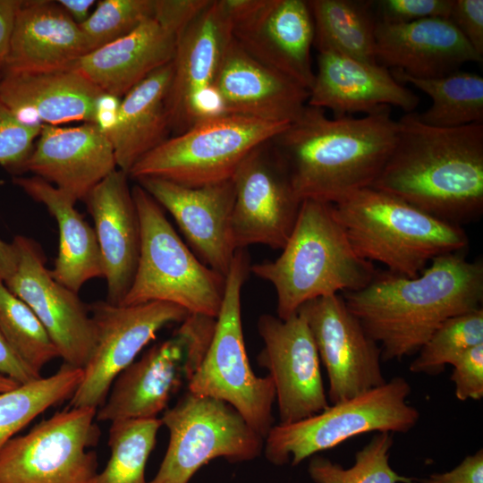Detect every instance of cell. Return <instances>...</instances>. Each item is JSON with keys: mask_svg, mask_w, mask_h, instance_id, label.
<instances>
[{"mask_svg": "<svg viewBox=\"0 0 483 483\" xmlns=\"http://www.w3.org/2000/svg\"><path fill=\"white\" fill-rule=\"evenodd\" d=\"M278 258L250 270L270 283L281 319L316 298L364 288L376 275L372 262L353 250L336 221L332 205L302 200L293 229Z\"/></svg>", "mask_w": 483, "mask_h": 483, "instance_id": "4", "label": "cell"}, {"mask_svg": "<svg viewBox=\"0 0 483 483\" xmlns=\"http://www.w3.org/2000/svg\"><path fill=\"white\" fill-rule=\"evenodd\" d=\"M392 433H377L355 454V462L344 469L339 463L313 456L308 471L315 483H417L416 479L398 474L389 464Z\"/></svg>", "mask_w": 483, "mask_h": 483, "instance_id": "36", "label": "cell"}, {"mask_svg": "<svg viewBox=\"0 0 483 483\" xmlns=\"http://www.w3.org/2000/svg\"><path fill=\"white\" fill-rule=\"evenodd\" d=\"M395 145L371 188L449 224L483 213V123L434 127L415 113L398 120Z\"/></svg>", "mask_w": 483, "mask_h": 483, "instance_id": "3", "label": "cell"}, {"mask_svg": "<svg viewBox=\"0 0 483 483\" xmlns=\"http://www.w3.org/2000/svg\"><path fill=\"white\" fill-rule=\"evenodd\" d=\"M232 21L222 0H209L182 31L173 59L166 107L170 130L180 134L219 114L214 82L232 39Z\"/></svg>", "mask_w": 483, "mask_h": 483, "instance_id": "16", "label": "cell"}, {"mask_svg": "<svg viewBox=\"0 0 483 483\" xmlns=\"http://www.w3.org/2000/svg\"><path fill=\"white\" fill-rule=\"evenodd\" d=\"M117 169L113 146L98 124H43L21 171L51 183L75 201Z\"/></svg>", "mask_w": 483, "mask_h": 483, "instance_id": "22", "label": "cell"}, {"mask_svg": "<svg viewBox=\"0 0 483 483\" xmlns=\"http://www.w3.org/2000/svg\"><path fill=\"white\" fill-rule=\"evenodd\" d=\"M161 426L158 418L112 422L107 442L110 458L94 483H148L145 468Z\"/></svg>", "mask_w": 483, "mask_h": 483, "instance_id": "34", "label": "cell"}, {"mask_svg": "<svg viewBox=\"0 0 483 483\" xmlns=\"http://www.w3.org/2000/svg\"><path fill=\"white\" fill-rule=\"evenodd\" d=\"M106 96L74 68L46 73L4 72L0 77V100L26 123L97 124Z\"/></svg>", "mask_w": 483, "mask_h": 483, "instance_id": "27", "label": "cell"}, {"mask_svg": "<svg viewBox=\"0 0 483 483\" xmlns=\"http://www.w3.org/2000/svg\"><path fill=\"white\" fill-rule=\"evenodd\" d=\"M449 19L483 56V0H453Z\"/></svg>", "mask_w": 483, "mask_h": 483, "instance_id": "42", "label": "cell"}, {"mask_svg": "<svg viewBox=\"0 0 483 483\" xmlns=\"http://www.w3.org/2000/svg\"><path fill=\"white\" fill-rule=\"evenodd\" d=\"M377 21L408 23L427 18H449L453 0H380Z\"/></svg>", "mask_w": 483, "mask_h": 483, "instance_id": "40", "label": "cell"}, {"mask_svg": "<svg viewBox=\"0 0 483 483\" xmlns=\"http://www.w3.org/2000/svg\"><path fill=\"white\" fill-rule=\"evenodd\" d=\"M309 92L307 105L330 109L334 117L367 114L385 106L408 114L419 102L386 67L335 52H318V70Z\"/></svg>", "mask_w": 483, "mask_h": 483, "instance_id": "24", "label": "cell"}, {"mask_svg": "<svg viewBox=\"0 0 483 483\" xmlns=\"http://www.w3.org/2000/svg\"><path fill=\"white\" fill-rule=\"evenodd\" d=\"M318 52H335L369 63L376 59L377 19L373 2L357 0L308 1Z\"/></svg>", "mask_w": 483, "mask_h": 483, "instance_id": "31", "label": "cell"}, {"mask_svg": "<svg viewBox=\"0 0 483 483\" xmlns=\"http://www.w3.org/2000/svg\"><path fill=\"white\" fill-rule=\"evenodd\" d=\"M206 0H156L154 14L129 34L81 57L74 69L105 94L121 99L173 61L177 42Z\"/></svg>", "mask_w": 483, "mask_h": 483, "instance_id": "13", "label": "cell"}, {"mask_svg": "<svg viewBox=\"0 0 483 483\" xmlns=\"http://www.w3.org/2000/svg\"><path fill=\"white\" fill-rule=\"evenodd\" d=\"M42 125L20 121L0 100V165L21 170L32 151Z\"/></svg>", "mask_w": 483, "mask_h": 483, "instance_id": "39", "label": "cell"}, {"mask_svg": "<svg viewBox=\"0 0 483 483\" xmlns=\"http://www.w3.org/2000/svg\"><path fill=\"white\" fill-rule=\"evenodd\" d=\"M343 298L380 343L382 360H401L417 353L448 318L482 308L483 264L448 253L414 277L377 271L368 285Z\"/></svg>", "mask_w": 483, "mask_h": 483, "instance_id": "1", "label": "cell"}, {"mask_svg": "<svg viewBox=\"0 0 483 483\" xmlns=\"http://www.w3.org/2000/svg\"><path fill=\"white\" fill-rule=\"evenodd\" d=\"M234 40L252 57L309 90L314 24L308 1L223 0Z\"/></svg>", "mask_w": 483, "mask_h": 483, "instance_id": "15", "label": "cell"}, {"mask_svg": "<svg viewBox=\"0 0 483 483\" xmlns=\"http://www.w3.org/2000/svg\"><path fill=\"white\" fill-rule=\"evenodd\" d=\"M297 312L305 318L326 368L329 381L327 399L332 404L386 382L381 368L380 347L367 335L342 295L316 298L301 306Z\"/></svg>", "mask_w": 483, "mask_h": 483, "instance_id": "19", "label": "cell"}, {"mask_svg": "<svg viewBox=\"0 0 483 483\" xmlns=\"http://www.w3.org/2000/svg\"><path fill=\"white\" fill-rule=\"evenodd\" d=\"M15 263V253L12 243L0 240V279L3 281Z\"/></svg>", "mask_w": 483, "mask_h": 483, "instance_id": "47", "label": "cell"}, {"mask_svg": "<svg viewBox=\"0 0 483 483\" xmlns=\"http://www.w3.org/2000/svg\"><path fill=\"white\" fill-rule=\"evenodd\" d=\"M398 128L388 106L362 117L329 118L324 109L306 105L271 144L301 200L335 204L374 183Z\"/></svg>", "mask_w": 483, "mask_h": 483, "instance_id": "2", "label": "cell"}, {"mask_svg": "<svg viewBox=\"0 0 483 483\" xmlns=\"http://www.w3.org/2000/svg\"><path fill=\"white\" fill-rule=\"evenodd\" d=\"M223 114L290 123L306 106L309 92L249 55L233 38L214 82Z\"/></svg>", "mask_w": 483, "mask_h": 483, "instance_id": "23", "label": "cell"}, {"mask_svg": "<svg viewBox=\"0 0 483 483\" xmlns=\"http://www.w3.org/2000/svg\"><path fill=\"white\" fill-rule=\"evenodd\" d=\"M88 309L96 329V344L68 407L97 410L106 401L117 376L158 331L169 324L182 323L190 314L165 301L123 305L99 301Z\"/></svg>", "mask_w": 483, "mask_h": 483, "instance_id": "14", "label": "cell"}, {"mask_svg": "<svg viewBox=\"0 0 483 483\" xmlns=\"http://www.w3.org/2000/svg\"><path fill=\"white\" fill-rule=\"evenodd\" d=\"M140 226L139 261L121 304L169 302L216 318L225 276L211 269L184 244L162 207L139 184L131 189Z\"/></svg>", "mask_w": 483, "mask_h": 483, "instance_id": "6", "label": "cell"}, {"mask_svg": "<svg viewBox=\"0 0 483 483\" xmlns=\"http://www.w3.org/2000/svg\"><path fill=\"white\" fill-rule=\"evenodd\" d=\"M483 343V309L445 320L417 352L411 363L413 373L436 375L453 365L472 347Z\"/></svg>", "mask_w": 483, "mask_h": 483, "instance_id": "37", "label": "cell"}, {"mask_svg": "<svg viewBox=\"0 0 483 483\" xmlns=\"http://www.w3.org/2000/svg\"><path fill=\"white\" fill-rule=\"evenodd\" d=\"M97 409L68 407L0 449V483H94Z\"/></svg>", "mask_w": 483, "mask_h": 483, "instance_id": "12", "label": "cell"}, {"mask_svg": "<svg viewBox=\"0 0 483 483\" xmlns=\"http://www.w3.org/2000/svg\"><path fill=\"white\" fill-rule=\"evenodd\" d=\"M136 181L171 214L199 260L226 276L236 252L232 234L233 180L198 187L156 177Z\"/></svg>", "mask_w": 483, "mask_h": 483, "instance_id": "21", "label": "cell"}, {"mask_svg": "<svg viewBox=\"0 0 483 483\" xmlns=\"http://www.w3.org/2000/svg\"><path fill=\"white\" fill-rule=\"evenodd\" d=\"M244 250H237L225 276L224 300L206 355L188 391L233 407L264 440L273 428L274 383L257 377L246 352L242 322V289L250 270Z\"/></svg>", "mask_w": 483, "mask_h": 483, "instance_id": "7", "label": "cell"}, {"mask_svg": "<svg viewBox=\"0 0 483 483\" xmlns=\"http://www.w3.org/2000/svg\"><path fill=\"white\" fill-rule=\"evenodd\" d=\"M0 374L18 384H25L41 377L13 351L0 331Z\"/></svg>", "mask_w": 483, "mask_h": 483, "instance_id": "44", "label": "cell"}, {"mask_svg": "<svg viewBox=\"0 0 483 483\" xmlns=\"http://www.w3.org/2000/svg\"><path fill=\"white\" fill-rule=\"evenodd\" d=\"M32 199L43 204L55 217L59 231V246L50 270L55 281L78 293L90 279L104 277L97 239L83 216L75 208L76 201L63 191L38 176L14 177Z\"/></svg>", "mask_w": 483, "mask_h": 483, "instance_id": "30", "label": "cell"}, {"mask_svg": "<svg viewBox=\"0 0 483 483\" xmlns=\"http://www.w3.org/2000/svg\"><path fill=\"white\" fill-rule=\"evenodd\" d=\"M451 380L458 400H481L483 397V343L462 354L453 365Z\"/></svg>", "mask_w": 483, "mask_h": 483, "instance_id": "41", "label": "cell"}, {"mask_svg": "<svg viewBox=\"0 0 483 483\" xmlns=\"http://www.w3.org/2000/svg\"><path fill=\"white\" fill-rule=\"evenodd\" d=\"M88 53L79 24L56 1H21L3 73L71 70Z\"/></svg>", "mask_w": 483, "mask_h": 483, "instance_id": "28", "label": "cell"}, {"mask_svg": "<svg viewBox=\"0 0 483 483\" xmlns=\"http://www.w3.org/2000/svg\"><path fill=\"white\" fill-rule=\"evenodd\" d=\"M160 419L169 442L157 475L148 483H189L214 459L247 462L264 448V439L233 407L190 391Z\"/></svg>", "mask_w": 483, "mask_h": 483, "instance_id": "11", "label": "cell"}, {"mask_svg": "<svg viewBox=\"0 0 483 483\" xmlns=\"http://www.w3.org/2000/svg\"><path fill=\"white\" fill-rule=\"evenodd\" d=\"M288 125L232 114L212 115L163 141L142 157L128 175L191 187L226 181L250 152Z\"/></svg>", "mask_w": 483, "mask_h": 483, "instance_id": "8", "label": "cell"}, {"mask_svg": "<svg viewBox=\"0 0 483 483\" xmlns=\"http://www.w3.org/2000/svg\"><path fill=\"white\" fill-rule=\"evenodd\" d=\"M21 0H0V72L5 69Z\"/></svg>", "mask_w": 483, "mask_h": 483, "instance_id": "45", "label": "cell"}, {"mask_svg": "<svg viewBox=\"0 0 483 483\" xmlns=\"http://www.w3.org/2000/svg\"><path fill=\"white\" fill-rule=\"evenodd\" d=\"M419 483H483V451L478 450L468 455L453 470L434 473L427 479H417Z\"/></svg>", "mask_w": 483, "mask_h": 483, "instance_id": "43", "label": "cell"}, {"mask_svg": "<svg viewBox=\"0 0 483 483\" xmlns=\"http://www.w3.org/2000/svg\"><path fill=\"white\" fill-rule=\"evenodd\" d=\"M215 326L214 318L189 314L170 338L153 345L117 376L97 410V421L157 418L199 368Z\"/></svg>", "mask_w": 483, "mask_h": 483, "instance_id": "10", "label": "cell"}, {"mask_svg": "<svg viewBox=\"0 0 483 483\" xmlns=\"http://www.w3.org/2000/svg\"><path fill=\"white\" fill-rule=\"evenodd\" d=\"M411 391L404 377H395L309 418L273 426L264 440L265 456L275 465L295 466L364 433H406L419 418L418 410L407 402Z\"/></svg>", "mask_w": 483, "mask_h": 483, "instance_id": "9", "label": "cell"}, {"mask_svg": "<svg viewBox=\"0 0 483 483\" xmlns=\"http://www.w3.org/2000/svg\"><path fill=\"white\" fill-rule=\"evenodd\" d=\"M0 331L17 355L39 374L47 363L60 357L37 315L1 279Z\"/></svg>", "mask_w": 483, "mask_h": 483, "instance_id": "35", "label": "cell"}, {"mask_svg": "<svg viewBox=\"0 0 483 483\" xmlns=\"http://www.w3.org/2000/svg\"><path fill=\"white\" fill-rule=\"evenodd\" d=\"M156 0H102L79 24L89 53L129 34L152 16Z\"/></svg>", "mask_w": 483, "mask_h": 483, "instance_id": "38", "label": "cell"}, {"mask_svg": "<svg viewBox=\"0 0 483 483\" xmlns=\"http://www.w3.org/2000/svg\"><path fill=\"white\" fill-rule=\"evenodd\" d=\"M18 385L20 384L10 377L0 374V393L11 390L16 387Z\"/></svg>", "mask_w": 483, "mask_h": 483, "instance_id": "48", "label": "cell"}, {"mask_svg": "<svg viewBox=\"0 0 483 483\" xmlns=\"http://www.w3.org/2000/svg\"><path fill=\"white\" fill-rule=\"evenodd\" d=\"M331 205L355 252L396 275L417 276L433 258L460 252L469 243L460 225L371 187Z\"/></svg>", "mask_w": 483, "mask_h": 483, "instance_id": "5", "label": "cell"}, {"mask_svg": "<svg viewBox=\"0 0 483 483\" xmlns=\"http://www.w3.org/2000/svg\"><path fill=\"white\" fill-rule=\"evenodd\" d=\"M377 64L414 78H439L479 55L449 18H427L408 23L376 24Z\"/></svg>", "mask_w": 483, "mask_h": 483, "instance_id": "25", "label": "cell"}, {"mask_svg": "<svg viewBox=\"0 0 483 483\" xmlns=\"http://www.w3.org/2000/svg\"><path fill=\"white\" fill-rule=\"evenodd\" d=\"M82 375L83 369L64 363L49 377L0 393V449L40 413L70 400Z\"/></svg>", "mask_w": 483, "mask_h": 483, "instance_id": "33", "label": "cell"}, {"mask_svg": "<svg viewBox=\"0 0 483 483\" xmlns=\"http://www.w3.org/2000/svg\"><path fill=\"white\" fill-rule=\"evenodd\" d=\"M234 203L232 234L235 250L254 244L282 250L302 200L271 140L250 152L232 177Z\"/></svg>", "mask_w": 483, "mask_h": 483, "instance_id": "17", "label": "cell"}, {"mask_svg": "<svg viewBox=\"0 0 483 483\" xmlns=\"http://www.w3.org/2000/svg\"><path fill=\"white\" fill-rule=\"evenodd\" d=\"M15 263L3 280L5 286L37 315L64 363L83 369L96 344V329L78 293L54 279L46 258L32 239L16 235L12 242Z\"/></svg>", "mask_w": 483, "mask_h": 483, "instance_id": "18", "label": "cell"}, {"mask_svg": "<svg viewBox=\"0 0 483 483\" xmlns=\"http://www.w3.org/2000/svg\"><path fill=\"white\" fill-rule=\"evenodd\" d=\"M56 2L77 24L87 20L89 10L96 4L95 0H58Z\"/></svg>", "mask_w": 483, "mask_h": 483, "instance_id": "46", "label": "cell"}, {"mask_svg": "<svg viewBox=\"0 0 483 483\" xmlns=\"http://www.w3.org/2000/svg\"><path fill=\"white\" fill-rule=\"evenodd\" d=\"M128 178L117 168L83 200L93 218L107 284L106 301L112 304H121L128 292L140 256V220Z\"/></svg>", "mask_w": 483, "mask_h": 483, "instance_id": "26", "label": "cell"}, {"mask_svg": "<svg viewBox=\"0 0 483 483\" xmlns=\"http://www.w3.org/2000/svg\"><path fill=\"white\" fill-rule=\"evenodd\" d=\"M173 72L170 62L129 90L120 99L114 121L106 131L116 165L127 174L142 157L168 139L166 102Z\"/></svg>", "mask_w": 483, "mask_h": 483, "instance_id": "29", "label": "cell"}, {"mask_svg": "<svg viewBox=\"0 0 483 483\" xmlns=\"http://www.w3.org/2000/svg\"><path fill=\"white\" fill-rule=\"evenodd\" d=\"M396 80L409 83L432 99L425 112L415 113L425 124L455 128L483 122V78L473 72L457 71L448 75L420 79L399 69L391 71Z\"/></svg>", "mask_w": 483, "mask_h": 483, "instance_id": "32", "label": "cell"}, {"mask_svg": "<svg viewBox=\"0 0 483 483\" xmlns=\"http://www.w3.org/2000/svg\"><path fill=\"white\" fill-rule=\"evenodd\" d=\"M258 331L264 343L258 362L274 383L279 424L294 423L327 408L320 360L305 318L298 312L287 319L264 314Z\"/></svg>", "mask_w": 483, "mask_h": 483, "instance_id": "20", "label": "cell"}]
</instances>
